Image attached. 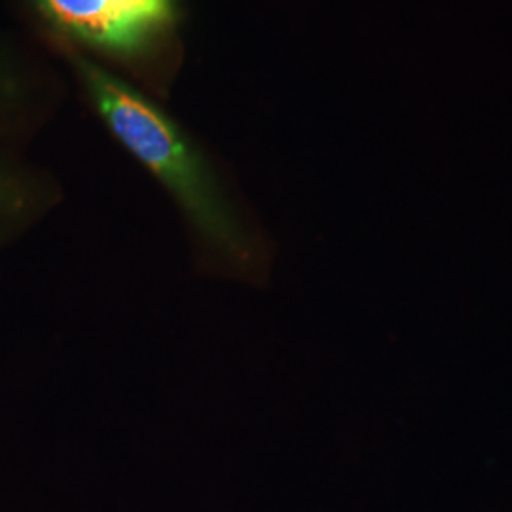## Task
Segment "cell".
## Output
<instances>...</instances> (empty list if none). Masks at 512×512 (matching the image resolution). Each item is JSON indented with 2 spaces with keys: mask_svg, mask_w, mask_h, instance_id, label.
<instances>
[{
  "mask_svg": "<svg viewBox=\"0 0 512 512\" xmlns=\"http://www.w3.org/2000/svg\"><path fill=\"white\" fill-rule=\"evenodd\" d=\"M25 205L23 186L0 171V213H18Z\"/></svg>",
  "mask_w": 512,
  "mask_h": 512,
  "instance_id": "3",
  "label": "cell"
},
{
  "mask_svg": "<svg viewBox=\"0 0 512 512\" xmlns=\"http://www.w3.org/2000/svg\"><path fill=\"white\" fill-rule=\"evenodd\" d=\"M67 35L109 52L145 48L175 18L173 0H35Z\"/></svg>",
  "mask_w": 512,
  "mask_h": 512,
  "instance_id": "2",
  "label": "cell"
},
{
  "mask_svg": "<svg viewBox=\"0 0 512 512\" xmlns=\"http://www.w3.org/2000/svg\"><path fill=\"white\" fill-rule=\"evenodd\" d=\"M93 103L114 137L164 184L220 274L253 281L264 274L262 241L245 224L205 156L162 110L105 69L74 57Z\"/></svg>",
  "mask_w": 512,
  "mask_h": 512,
  "instance_id": "1",
  "label": "cell"
}]
</instances>
